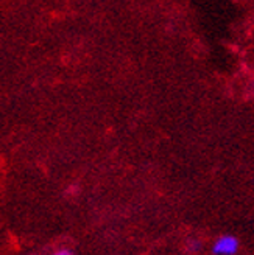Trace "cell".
Listing matches in <instances>:
<instances>
[{
    "instance_id": "cell-1",
    "label": "cell",
    "mask_w": 254,
    "mask_h": 255,
    "mask_svg": "<svg viewBox=\"0 0 254 255\" xmlns=\"http://www.w3.org/2000/svg\"><path fill=\"white\" fill-rule=\"evenodd\" d=\"M240 245L239 240L233 235H223L220 237L212 246V254L214 255H234L237 254Z\"/></svg>"
},
{
    "instance_id": "cell-2",
    "label": "cell",
    "mask_w": 254,
    "mask_h": 255,
    "mask_svg": "<svg viewBox=\"0 0 254 255\" xmlns=\"http://www.w3.org/2000/svg\"><path fill=\"white\" fill-rule=\"evenodd\" d=\"M55 255H72V252H70V251H59V252H56Z\"/></svg>"
}]
</instances>
